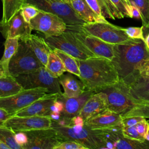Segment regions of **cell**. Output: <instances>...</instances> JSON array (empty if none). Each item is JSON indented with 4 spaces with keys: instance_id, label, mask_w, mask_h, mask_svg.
<instances>
[{
    "instance_id": "obj_1",
    "label": "cell",
    "mask_w": 149,
    "mask_h": 149,
    "mask_svg": "<svg viewBox=\"0 0 149 149\" xmlns=\"http://www.w3.org/2000/svg\"><path fill=\"white\" fill-rule=\"evenodd\" d=\"M148 57L149 51L144 41L133 39L114 45V56L111 62L119 80L129 86L140 75V67Z\"/></svg>"
},
{
    "instance_id": "obj_2",
    "label": "cell",
    "mask_w": 149,
    "mask_h": 149,
    "mask_svg": "<svg viewBox=\"0 0 149 149\" xmlns=\"http://www.w3.org/2000/svg\"><path fill=\"white\" fill-rule=\"evenodd\" d=\"M77 62L80 69L79 77L86 90L97 92L120 80L115 66L108 58L92 56L86 59H77Z\"/></svg>"
},
{
    "instance_id": "obj_3",
    "label": "cell",
    "mask_w": 149,
    "mask_h": 149,
    "mask_svg": "<svg viewBox=\"0 0 149 149\" xmlns=\"http://www.w3.org/2000/svg\"><path fill=\"white\" fill-rule=\"evenodd\" d=\"M52 127L64 141H74L87 149H107L101 129H93L84 125L60 126L52 120Z\"/></svg>"
},
{
    "instance_id": "obj_4",
    "label": "cell",
    "mask_w": 149,
    "mask_h": 149,
    "mask_svg": "<svg viewBox=\"0 0 149 149\" xmlns=\"http://www.w3.org/2000/svg\"><path fill=\"white\" fill-rule=\"evenodd\" d=\"M99 91L107 95L108 109L120 114L122 118L137 107L147 104L135 99L130 93L129 87L120 80L97 92Z\"/></svg>"
},
{
    "instance_id": "obj_5",
    "label": "cell",
    "mask_w": 149,
    "mask_h": 149,
    "mask_svg": "<svg viewBox=\"0 0 149 149\" xmlns=\"http://www.w3.org/2000/svg\"><path fill=\"white\" fill-rule=\"evenodd\" d=\"M28 38H20L17 49L9 62V73L15 77L44 66L33 50Z\"/></svg>"
},
{
    "instance_id": "obj_6",
    "label": "cell",
    "mask_w": 149,
    "mask_h": 149,
    "mask_svg": "<svg viewBox=\"0 0 149 149\" xmlns=\"http://www.w3.org/2000/svg\"><path fill=\"white\" fill-rule=\"evenodd\" d=\"M78 27L86 33L113 45L125 43L133 39L126 34L123 28L108 22L84 23Z\"/></svg>"
},
{
    "instance_id": "obj_7",
    "label": "cell",
    "mask_w": 149,
    "mask_h": 149,
    "mask_svg": "<svg viewBox=\"0 0 149 149\" xmlns=\"http://www.w3.org/2000/svg\"><path fill=\"white\" fill-rule=\"evenodd\" d=\"M44 39L52 49H60L77 59L83 60L95 56L74 36L68 27L62 34L44 37Z\"/></svg>"
},
{
    "instance_id": "obj_8",
    "label": "cell",
    "mask_w": 149,
    "mask_h": 149,
    "mask_svg": "<svg viewBox=\"0 0 149 149\" xmlns=\"http://www.w3.org/2000/svg\"><path fill=\"white\" fill-rule=\"evenodd\" d=\"M15 78L23 89L43 87L48 89L49 93L63 94L59 79L51 76L44 66L34 71L15 76Z\"/></svg>"
},
{
    "instance_id": "obj_9",
    "label": "cell",
    "mask_w": 149,
    "mask_h": 149,
    "mask_svg": "<svg viewBox=\"0 0 149 149\" xmlns=\"http://www.w3.org/2000/svg\"><path fill=\"white\" fill-rule=\"evenodd\" d=\"M40 10L60 17L68 26L80 25L86 23L74 12L72 6L61 0H27Z\"/></svg>"
},
{
    "instance_id": "obj_10",
    "label": "cell",
    "mask_w": 149,
    "mask_h": 149,
    "mask_svg": "<svg viewBox=\"0 0 149 149\" xmlns=\"http://www.w3.org/2000/svg\"><path fill=\"white\" fill-rule=\"evenodd\" d=\"M49 93L48 89L38 87L24 89L19 93L5 98H0V107L13 116L16 112Z\"/></svg>"
},
{
    "instance_id": "obj_11",
    "label": "cell",
    "mask_w": 149,
    "mask_h": 149,
    "mask_svg": "<svg viewBox=\"0 0 149 149\" xmlns=\"http://www.w3.org/2000/svg\"><path fill=\"white\" fill-rule=\"evenodd\" d=\"M32 30L42 33L44 37L58 36L65 32L68 25L58 16L40 10L30 23Z\"/></svg>"
},
{
    "instance_id": "obj_12",
    "label": "cell",
    "mask_w": 149,
    "mask_h": 149,
    "mask_svg": "<svg viewBox=\"0 0 149 149\" xmlns=\"http://www.w3.org/2000/svg\"><path fill=\"white\" fill-rule=\"evenodd\" d=\"M74 36L95 56L104 57L111 61L114 56V45L101 39L86 33L81 30L78 25L68 26Z\"/></svg>"
},
{
    "instance_id": "obj_13",
    "label": "cell",
    "mask_w": 149,
    "mask_h": 149,
    "mask_svg": "<svg viewBox=\"0 0 149 149\" xmlns=\"http://www.w3.org/2000/svg\"><path fill=\"white\" fill-rule=\"evenodd\" d=\"M52 120L49 116H25L13 115L0 124L14 132H27L33 130L48 129L52 127Z\"/></svg>"
},
{
    "instance_id": "obj_14",
    "label": "cell",
    "mask_w": 149,
    "mask_h": 149,
    "mask_svg": "<svg viewBox=\"0 0 149 149\" xmlns=\"http://www.w3.org/2000/svg\"><path fill=\"white\" fill-rule=\"evenodd\" d=\"M28 142L23 149H54L63 141L52 127L25 132Z\"/></svg>"
},
{
    "instance_id": "obj_15",
    "label": "cell",
    "mask_w": 149,
    "mask_h": 149,
    "mask_svg": "<svg viewBox=\"0 0 149 149\" xmlns=\"http://www.w3.org/2000/svg\"><path fill=\"white\" fill-rule=\"evenodd\" d=\"M95 93L93 90H86L80 95L66 97L63 94L58 97L63 104L64 108L62 112V117L58 122L61 126L72 125V118L78 115L87 101Z\"/></svg>"
},
{
    "instance_id": "obj_16",
    "label": "cell",
    "mask_w": 149,
    "mask_h": 149,
    "mask_svg": "<svg viewBox=\"0 0 149 149\" xmlns=\"http://www.w3.org/2000/svg\"><path fill=\"white\" fill-rule=\"evenodd\" d=\"M61 95L58 93H48L35 101L29 105L16 112L13 115L25 116H49L51 105Z\"/></svg>"
},
{
    "instance_id": "obj_17",
    "label": "cell",
    "mask_w": 149,
    "mask_h": 149,
    "mask_svg": "<svg viewBox=\"0 0 149 149\" xmlns=\"http://www.w3.org/2000/svg\"><path fill=\"white\" fill-rule=\"evenodd\" d=\"M1 27L2 34L5 38H28L33 30L30 23L25 21L21 10L15 14L8 23Z\"/></svg>"
},
{
    "instance_id": "obj_18",
    "label": "cell",
    "mask_w": 149,
    "mask_h": 149,
    "mask_svg": "<svg viewBox=\"0 0 149 149\" xmlns=\"http://www.w3.org/2000/svg\"><path fill=\"white\" fill-rule=\"evenodd\" d=\"M108 109V104L107 95L101 91L95 92L87 101L79 115L86 122Z\"/></svg>"
},
{
    "instance_id": "obj_19",
    "label": "cell",
    "mask_w": 149,
    "mask_h": 149,
    "mask_svg": "<svg viewBox=\"0 0 149 149\" xmlns=\"http://www.w3.org/2000/svg\"><path fill=\"white\" fill-rule=\"evenodd\" d=\"M122 115L109 109L91 118L85 122V125L93 129L108 128L122 124Z\"/></svg>"
},
{
    "instance_id": "obj_20",
    "label": "cell",
    "mask_w": 149,
    "mask_h": 149,
    "mask_svg": "<svg viewBox=\"0 0 149 149\" xmlns=\"http://www.w3.org/2000/svg\"><path fill=\"white\" fill-rule=\"evenodd\" d=\"M99 16L112 19L123 18L111 0H86Z\"/></svg>"
},
{
    "instance_id": "obj_21",
    "label": "cell",
    "mask_w": 149,
    "mask_h": 149,
    "mask_svg": "<svg viewBox=\"0 0 149 149\" xmlns=\"http://www.w3.org/2000/svg\"><path fill=\"white\" fill-rule=\"evenodd\" d=\"M72 73L62 74L58 77L60 84L63 89V95L66 97H73L80 95L86 90L82 81L77 80Z\"/></svg>"
},
{
    "instance_id": "obj_22",
    "label": "cell",
    "mask_w": 149,
    "mask_h": 149,
    "mask_svg": "<svg viewBox=\"0 0 149 149\" xmlns=\"http://www.w3.org/2000/svg\"><path fill=\"white\" fill-rule=\"evenodd\" d=\"M70 5L78 16L86 23L108 22L104 17L97 15L86 0H70Z\"/></svg>"
},
{
    "instance_id": "obj_23",
    "label": "cell",
    "mask_w": 149,
    "mask_h": 149,
    "mask_svg": "<svg viewBox=\"0 0 149 149\" xmlns=\"http://www.w3.org/2000/svg\"><path fill=\"white\" fill-rule=\"evenodd\" d=\"M129 87L135 99L149 104V76H139Z\"/></svg>"
},
{
    "instance_id": "obj_24",
    "label": "cell",
    "mask_w": 149,
    "mask_h": 149,
    "mask_svg": "<svg viewBox=\"0 0 149 149\" xmlns=\"http://www.w3.org/2000/svg\"><path fill=\"white\" fill-rule=\"evenodd\" d=\"M19 40V37L6 38L4 43L3 54L0 61V75L10 74L9 72V62L17 49Z\"/></svg>"
},
{
    "instance_id": "obj_25",
    "label": "cell",
    "mask_w": 149,
    "mask_h": 149,
    "mask_svg": "<svg viewBox=\"0 0 149 149\" xmlns=\"http://www.w3.org/2000/svg\"><path fill=\"white\" fill-rule=\"evenodd\" d=\"M29 42L35 54L44 65L46 66L48 56L51 48L45 40L44 38L39 37L36 34H31L28 38Z\"/></svg>"
},
{
    "instance_id": "obj_26",
    "label": "cell",
    "mask_w": 149,
    "mask_h": 149,
    "mask_svg": "<svg viewBox=\"0 0 149 149\" xmlns=\"http://www.w3.org/2000/svg\"><path fill=\"white\" fill-rule=\"evenodd\" d=\"M23 90L15 76L10 74L0 75V98L15 95Z\"/></svg>"
},
{
    "instance_id": "obj_27",
    "label": "cell",
    "mask_w": 149,
    "mask_h": 149,
    "mask_svg": "<svg viewBox=\"0 0 149 149\" xmlns=\"http://www.w3.org/2000/svg\"><path fill=\"white\" fill-rule=\"evenodd\" d=\"M115 137L113 146L114 149H149V141H140L125 137L122 133V130Z\"/></svg>"
},
{
    "instance_id": "obj_28",
    "label": "cell",
    "mask_w": 149,
    "mask_h": 149,
    "mask_svg": "<svg viewBox=\"0 0 149 149\" xmlns=\"http://www.w3.org/2000/svg\"><path fill=\"white\" fill-rule=\"evenodd\" d=\"M3 4V14L1 21V26L6 24L21 10L27 0H2Z\"/></svg>"
},
{
    "instance_id": "obj_29",
    "label": "cell",
    "mask_w": 149,
    "mask_h": 149,
    "mask_svg": "<svg viewBox=\"0 0 149 149\" xmlns=\"http://www.w3.org/2000/svg\"><path fill=\"white\" fill-rule=\"evenodd\" d=\"M45 68L49 74L54 77L58 78L65 72H66L62 59L53 49L49 54Z\"/></svg>"
},
{
    "instance_id": "obj_30",
    "label": "cell",
    "mask_w": 149,
    "mask_h": 149,
    "mask_svg": "<svg viewBox=\"0 0 149 149\" xmlns=\"http://www.w3.org/2000/svg\"><path fill=\"white\" fill-rule=\"evenodd\" d=\"M56 54L62 59L64 66L66 68V72L71 73L76 76L79 77L80 76V69L77 59L72 55L67 54L66 52L61 51L58 49H53Z\"/></svg>"
},
{
    "instance_id": "obj_31",
    "label": "cell",
    "mask_w": 149,
    "mask_h": 149,
    "mask_svg": "<svg viewBox=\"0 0 149 149\" xmlns=\"http://www.w3.org/2000/svg\"><path fill=\"white\" fill-rule=\"evenodd\" d=\"M139 10L143 29H149V0H128Z\"/></svg>"
},
{
    "instance_id": "obj_32",
    "label": "cell",
    "mask_w": 149,
    "mask_h": 149,
    "mask_svg": "<svg viewBox=\"0 0 149 149\" xmlns=\"http://www.w3.org/2000/svg\"><path fill=\"white\" fill-rule=\"evenodd\" d=\"M16 132L13 130L0 125V140L5 142L11 149H22L15 140Z\"/></svg>"
},
{
    "instance_id": "obj_33",
    "label": "cell",
    "mask_w": 149,
    "mask_h": 149,
    "mask_svg": "<svg viewBox=\"0 0 149 149\" xmlns=\"http://www.w3.org/2000/svg\"><path fill=\"white\" fill-rule=\"evenodd\" d=\"M21 11L25 21L30 23V21L40 13V10L34 5L26 3L21 9Z\"/></svg>"
},
{
    "instance_id": "obj_34",
    "label": "cell",
    "mask_w": 149,
    "mask_h": 149,
    "mask_svg": "<svg viewBox=\"0 0 149 149\" xmlns=\"http://www.w3.org/2000/svg\"><path fill=\"white\" fill-rule=\"evenodd\" d=\"M119 12L122 15L123 17H130L131 16V5L128 0H111Z\"/></svg>"
},
{
    "instance_id": "obj_35",
    "label": "cell",
    "mask_w": 149,
    "mask_h": 149,
    "mask_svg": "<svg viewBox=\"0 0 149 149\" xmlns=\"http://www.w3.org/2000/svg\"><path fill=\"white\" fill-rule=\"evenodd\" d=\"M122 133L125 137L130 139L136 140L142 142L146 140L144 137L139 133L136 127V125L131 126H123L122 125Z\"/></svg>"
},
{
    "instance_id": "obj_36",
    "label": "cell",
    "mask_w": 149,
    "mask_h": 149,
    "mask_svg": "<svg viewBox=\"0 0 149 149\" xmlns=\"http://www.w3.org/2000/svg\"><path fill=\"white\" fill-rule=\"evenodd\" d=\"M143 26L141 27H129L123 28L126 34L130 38L133 39H140L143 41L145 40V37L143 34Z\"/></svg>"
},
{
    "instance_id": "obj_37",
    "label": "cell",
    "mask_w": 149,
    "mask_h": 149,
    "mask_svg": "<svg viewBox=\"0 0 149 149\" xmlns=\"http://www.w3.org/2000/svg\"><path fill=\"white\" fill-rule=\"evenodd\" d=\"M54 149H87L85 146L74 141H64Z\"/></svg>"
},
{
    "instance_id": "obj_38",
    "label": "cell",
    "mask_w": 149,
    "mask_h": 149,
    "mask_svg": "<svg viewBox=\"0 0 149 149\" xmlns=\"http://www.w3.org/2000/svg\"><path fill=\"white\" fill-rule=\"evenodd\" d=\"M144 118L141 116H129L123 118L122 120V124L123 126H131L136 125L137 123L141 121Z\"/></svg>"
},
{
    "instance_id": "obj_39",
    "label": "cell",
    "mask_w": 149,
    "mask_h": 149,
    "mask_svg": "<svg viewBox=\"0 0 149 149\" xmlns=\"http://www.w3.org/2000/svg\"><path fill=\"white\" fill-rule=\"evenodd\" d=\"M136 127L139 133L145 138L148 130V123L147 120L144 118L141 121L136 125Z\"/></svg>"
},
{
    "instance_id": "obj_40",
    "label": "cell",
    "mask_w": 149,
    "mask_h": 149,
    "mask_svg": "<svg viewBox=\"0 0 149 149\" xmlns=\"http://www.w3.org/2000/svg\"><path fill=\"white\" fill-rule=\"evenodd\" d=\"M15 140L16 142L22 147L27 143L28 142V137L25 132H16L15 134Z\"/></svg>"
},
{
    "instance_id": "obj_41",
    "label": "cell",
    "mask_w": 149,
    "mask_h": 149,
    "mask_svg": "<svg viewBox=\"0 0 149 149\" xmlns=\"http://www.w3.org/2000/svg\"><path fill=\"white\" fill-rule=\"evenodd\" d=\"M140 76H149V57L142 63L140 69Z\"/></svg>"
},
{
    "instance_id": "obj_42",
    "label": "cell",
    "mask_w": 149,
    "mask_h": 149,
    "mask_svg": "<svg viewBox=\"0 0 149 149\" xmlns=\"http://www.w3.org/2000/svg\"><path fill=\"white\" fill-rule=\"evenodd\" d=\"M63 108H64V105L63 102L60 100L58 99L51 105V112H56L62 113V112L63 110Z\"/></svg>"
},
{
    "instance_id": "obj_43",
    "label": "cell",
    "mask_w": 149,
    "mask_h": 149,
    "mask_svg": "<svg viewBox=\"0 0 149 149\" xmlns=\"http://www.w3.org/2000/svg\"><path fill=\"white\" fill-rule=\"evenodd\" d=\"M84 125L85 121L80 115H78L72 118V125L83 126Z\"/></svg>"
},
{
    "instance_id": "obj_44",
    "label": "cell",
    "mask_w": 149,
    "mask_h": 149,
    "mask_svg": "<svg viewBox=\"0 0 149 149\" xmlns=\"http://www.w3.org/2000/svg\"><path fill=\"white\" fill-rule=\"evenodd\" d=\"M12 115L9 113L5 109L0 107V122L1 123L4 122L5 120L8 119Z\"/></svg>"
},
{
    "instance_id": "obj_45",
    "label": "cell",
    "mask_w": 149,
    "mask_h": 149,
    "mask_svg": "<svg viewBox=\"0 0 149 149\" xmlns=\"http://www.w3.org/2000/svg\"><path fill=\"white\" fill-rule=\"evenodd\" d=\"M131 5V16L132 18H136L141 19V15L139 10L134 5Z\"/></svg>"
},
{
    "instance_id": "obj_46",
    "label": "cell",
    "mask_w": 149,
    "mask_h": 149,
    "mask_svg": "<svg viewBox=\"0 0 149 149\" xmlns=\"http://www.w3.org/2000/svg\"><path fill=\"white\" fill-rule=\"evenodd\" d=\"M49 116L51 117V119L53 121L57 122L62 117V113L60 112H51Z\"/></svg>"
},
{
    "instance_id": "obj_47",
    "label": "cell",
    "mask_w": 149,
    "mask_h": 149,
    "mask_svg": "<svg viewBox=\"0 0 149 149\" xmlns=\"http://www.w3.org/2000/svg\"><path fill=\"white\" fill-rule=\"evenodd\" d=\"M0 149H11V148L5 142L2 140H0Z\"/></svg>"
},
{
    "instance_id": "obj_48",
    "label": "cell",
    "mask_w": 149,
    "mask_h": 149,
    "mask_svg": "<svg viewBox=\"0 0 149 149\" xmlns=\"http://www.w3.org/2000/svg\"><path fill=\"white\" fill-rule=\"evenodd\" d=\"M146 45L147 47V48L149 51V33L147 35V36L145 37V40H144Z\"/></svg>"
},
{
    "instance_id": "obj_49",
    "label": "cell",
    "mask_w": 149,
    "mask_h": 149,
    "mask_svg": "<svg viewBox=\"0 0 149 149\" xmlns=\"http://www.w3.org/2000/svg\"><path fill=\"white\" fill-rule=\"evenodd\" d=\"M147 121H148V130L147 133L145 138H146V140H147L149 141V120H147Z\"/></svg>"
},
{
    "instance_id": "obj_50",
    "label": "cell",
    "mask_w": 149,
    "mask_h": 149,
    "mask_svg": "<svg viewBox=\"0 0 149 149\" xmlns=\"http://www.w3.org/2000/svg\"><path fill=\"white\" fill-rule=\"evenodd\" d=\"M61 1H62L63 2H64L68 4H69L70 5V0H61Z\"/></svg>"
}]
</instances>
